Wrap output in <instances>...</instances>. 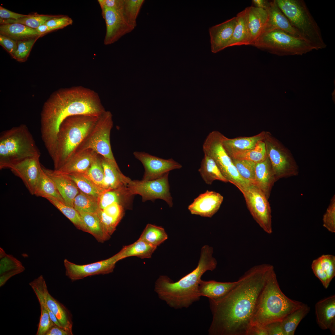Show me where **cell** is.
<instances>
[{"label": "cell", "mask_w": 335, "mask_h": 335, "mask_svg": "<svg viewBox=\"0 0 335 335\" xmlns=\"http://www.w3.org/2000/svg\"><path fill=\"white\" fill-rule=\"evenodd\" d=\"M274 266H253L240 277L226 294L209 299L212 320L210 335H246L260 295Z\"/></svg>", "instance_id": "6da1fadb"}, {"label": "cell", "mask_w": 335, "mask_h": 335, "mask_svg": "<svg viewBox=\"0 0 335 335\" xmlns=\"http://www.w3.org/2000/svg\"><path fill=\"white\" fill-rule=\"evenodd\" d=\"M105 110L98 94L89 88L74 86L53 93L41 114V136L51 157L54 155L59 128L65 119L77 115L98 117Z\"/></svg>", "instance_id": "7a4b0ae2"}, {"label": "cell", "mask_w": 335, "mask_h": 335, "mask_svg": "<svg viewBox=\"0 0 335 335\" xmlns=\"http://www.w3.org/2000/svg\"><path fill=\"white\" fill-rule=\"evenodd\" d=\"M213 253L211 247L203 246L197 267L176 282L166 276H160L155 282L154 289L159 297L176 309L188 307L199 301L200 296L198 287L202 276L208 270L213 271L217 266Z\"/></svg>", "instance_id": "3957f363"}, {"label": "cell", "mask_w": 335, "mask_h": 335, "mask_svg": "<svg viewBox=\"0 0 335 335\" xmlns=\"http://www.w3.org/2000/svg\"><path fill=\"white\" fill-rule=\"evenodd\" d=\"M304 304L302 302L289 298L283 293L274 269L270 274L260 295L251 325L265 326L273 322H280Z\"/></svg>", "instance_id": "277c9868"}, {"label": "cell", "mask_w": 335, "mask_h": 335, "mask_svg": "<svg viewBox=\"0 0 335 335\" xmlns=\"http://www.w3.org/2000/svg\"><path fill=\"white\" fill-rule=\"evenodd\" d=\"M98 117L75 115L67 118L62 123L59 129L54 154L52 158L54 170L60 169L76 153Z\"/></svg>", "instance_id": "5b68a950"}, {"label": "cell", "mask_w": 335, "mask_h": 335, "mask_svg": "<svg viewBox=\"0 0 335 335\" xmlns=\"http://www.w3.org/2000/svg\"><path fill=\"white\" fill-rule=\"evenodd\" d=\"M40 153L27 126L22 124L3 131L0 136V169Z\"/></svg>", "instance_id": "8992f818"}, {"label": "cell", "mask_w": 335, "mask_h": 335, "mask_svg": "<svg viewBox=\"0 0 335 335\" xmlns=\"http://www.w3.org/2000/svg\"><path fill=\"white\" fill-rule=\"evenodd\" d=\"M301 38L315 50L326 48L320 29L303 0H275Z\"/></svg>", "instance_id": "52a82bcc"}, {"label": "cell", "mask_w": 335, "mask_h": 335, "mask_svg": "<svg viewBox=\"0 0 335 335\" xmlns=\"http://www.w3.org/2000/svg\"><path fill=\"white\" fill-rule=\"evenodd\" d=\"M252 46L281 55H302L315 50L303 39L280 29L263 34Z\"/></svg>", "instance_id": "ba28073f"}, {"label": "cell", "mask_w": 335, "mask_h": 335, "mask_svg": "<svg viewBox=\"0 0 335 335\" xmlns=\"http://www.w3.org/2000/svg\"><path fill=\"white\" fill-rule=\"evenodd\" d=\"M112 116L110 111L106 110L99 116L76 153L92 149L120 169L112 152L110 143V132L113 125Z\"/></svg>", "instance_id": "9c48e42d"}, {"label": "cell", "mask_w": 335, "mask_h": 335, "mask_svg": "<svg viewBox=\"0 0 335 335\" xmlns=\"http://www.w3.org/2000/svg\"><path fill=\"white\" fill-rule=\"evenodd\" d=\"M223 134L217 131L211 132L203 145L204 154L211 157L215 162L222 175L228 182L239 189L244 188L251 183L242 178L222 144Z\"/></svg>", "instance_id": "30bf717a"}, {"label": "cell", "mask_w": 335, "mask_h": 335, "mask_svg": "<svg viewBox=\"0 0 335 335\" xmlns=\"http://www.w3.org/2000/svg\"><path fill=\"white\" fill-rule=\"evenodd\" d=\"M263 141L276 181L282 178L298 175V166L288 148L268 132H266Z\"/></svg>", "instance_id": "8fae6325"}, {"label": "cell", "mask_w": 335, "mask_h": 335, "mask_svg": "<svg viewBox=\"0 0 335 335\" xmlns=\"http://www.w3.org/2000/svg\"><path fill=\"white\" fill-rule=\"evenodd\" d=\"M239 190L243 195L248 209L253 219L265 232L271 234L273 232L271 211L265 195L252 183Z\"/></svg>", "instance_id": "7c38bea8"}, {"label": "cell", "mask_w": 335, "mask_h": 335, "mask_svg": "<svg viewBox=\"0 0 335 335\" xmlns=\"http://www.w3.org/2000/svg\"><path fill=\"white\" fill-rule=\"evenodd\" d=\"M169 173H167L160 178L151 180H131L127 187L132 195L141 196L143 202L160 199L165 201L169 207H171L173 203L170 192Z\"/></svg>", "instance_id": "4fadbf2b"}, {"label": "cell", "mask_w": 335, "mask_h": 335, "mask_svg": "<svg viewBox=\"0 0 335 335\" xmlns=\"http://www.w3.org/2000/svg\"><path fill=\"white\" fill-rule=\"evenodd\" d=\"M100 8L106 27L105 45L114 43L135 28L128 22L122 11L105 7Z\"/></svg>", "instance_id": "5bb4252c"}, {"label": "cell", "mask_w": 335, "mask_h": 335, "mask_svg": "<svg viewBox=\"0 0 335 335\" xmlns=\"http://www.w3.org/2000/svg\"><path fill=\"white\" fill-rule=\"evenodd\" d=\"M119 261L117 254L107 259L93 263L79 265L64 260L65 275L72 281L82 279L87 276L112 272Z\"/></svg>", "instance_id": "9a60e30c"}, {"label": "cell", "mask_w": 335, "mask_h": 335, "mask_svg": "<svg viewBox=\"0 0 335 335\" xmlns=\"http://www.w3.org/2000/svg\"><path fill=\"white\" fill-rule=\"evenodd\" d=\"M133 155L142 164L145 172L142 180L156 179L173 170L180 169L182 165L172 159H164L144 152L135 151Z\"/></svg>", "instance_id": "2e32d148"}, {"label": "cell", "mask_w": 335, "mask_h": 335, "mask_svg": "<svg viewBox=\"0 0 335 335\" xmlns=\"http://www.w3.org/2000/svg\"><path fill=\"white\" fill-rule=\"evenodd\" d=\"M39 157L26 158L10 165L8 168L20 178L30 194L34 195L39 182L41 165Z\"/></svg>", "instance_id": "e0dca14e"}, {"label": "cell", "mask_w": 335, "mask_h": 335, "mask_svg": "<svg viewBox=\"0 0 335 335\" xmlns=\"http://www.w3.org/2000/svg\"><path fill=\"white\" fill-rule=\"evenodd\" d=\"M29 284L38 289L47 307L54 314L62 327L72 334V324L68 311L49 293L43 276L40 275Z\"/></svg>", "instance_id": "ac0fdd59"}, {"label": "cell", "mask_w": 335, "mask_h": 335, "mask_svg": "<svg viewBox=\"0 0 335 335\" xmlns=\"http://www.w3.org/2000/svg\"><path fill=\"white\" fill-rule=\"evenodd\" d=\"M223 200L220 193L207 190L195 198L188 209L192 214L211 217L218 210Z\"/></svg>", "instance_id": "d6986e66"}, {"label": "cell", "mask_w": 335, "mask_h": 335, "mask_svg": "<svg viewBox=\"0 0 335 335\" xmlns=\"http://www.w3.org/2000/svg\"><path fill=\"white\" fill-rule=\"evenodd\" d=\"M41 167L54 182L65 204L74 207V198L79 192L74 182L67 174L46 168L42 165Z\"/></svg>", "instance_id": "ffe728a7"}, {"label": "cell", "mask_w": 335, "mask_h": 335, "mask_svg": "<svg viewBox=\"0 0 335 335\" xmlns=\"http://www.w3.org/2000/svg\"><path fill=\"white\" fill-rule=\"evenodd\" d=\"M236 21V17H234L209 28L211 48L212 52H217L227 47L232 37Z\"/></svg>", "instance_id": "44dd1931"}, {"label": "cell", "mask_w": 335, "mask_h": 335, "mask_svg": "<svg viewBox=\"0 0 335 335\" xmlns=\"http://www.w3.org/2000/svg\"><path fill=\"white\" fill-rule=\"evenodd\" d=\"M249 45H252L260 36L268 20L267 9L249 6L244 9Z\"/></svg>", "instance_id": "7402d4cb"}, {"label": "cell", "mask_w": 335, "mask_h": 335, "mask_svg": "<svg viewBox=\"0 0 335 335\" xmlns=\"http://www.w3.org/2000/svg\"><path fill=\"white\" fill-rule=\"evenodd\" d=\"M267 10L268 19L261 35L273 30L280 29L294 36L301 38L299 34L279 8L275 0L270 1V6Z\"/></svg>", "instance_id": "603a6c76"}, {"label": "cell", "mask_w": 335, "mask_h": 335, "mask_svg": "<svg viewBox=\"0 0 335 335\" xmlns=\"http://www.w3.org/2000/svg\"><path fill=\"white\" fill-rule=\"evenodd\" d=\"M97 153L92 149L75 153L57 171L68 175L86 174Z\"/></svg>", "instance_id": "cb8c5ba5"}, {"label": "cell", "mask_w": 335, "mask_h": 335, "mask_svg": "<svg viewBox=\"0 0 335 335\" xmlns=\"http://www.w3.org/2000/svg\"><path fill=\"white\" fill-rule=\"evenodd\" d=\"M316 321L322 329H328L335 334V295L321 300L315 305Z\"/></svg>", "instance_id": "d4e9b609"}, {"label": "cell", "mask_w": 335, "mask_h": 335, "mask_svg": "<svg viewBox=\"0 0 335 335\" xmlns=\"http://www.w3.org/2000/svg\"><path fill=\"white\" fill-rule=\"evenodd\" d=\"M311 267L315 275L327 289L335 276V257L324 254L314 260Z\"/></svg>", "instance_id": "484cf974"}, {"label": "cell", "mask_w": 335, "mask_h": 335, "mask_svg": "<svg viewBox=\"0 0 335 335\" xmlns=\"http://www.w3.org/2000/svg\"><path fill=\"white\" fill-rule=\"evenodd\" d=\"M276 181L272 166L267 156L263 161L256 163L253 184L262 191L268 199Z\"/></svg>", "instance_id": "4316f807"}, {"label": "cell", "mask_w": 335, "mask_h": 335, "mask_svg": "<svg viewBox=\"0 0 335 335\" xmlns=\"http://www.w3.org/2000/svg\"><path fill=\"white\" fill-rule=\"evenodd\" d=\"M133 196L127 185L105 191L98 199L99 208L103 209L114 203L119 204L124 208H130Z\"/></svg>", "instance_id": "83f0119b"}, {"label": "cell", "mask_w": 335, "mask_h": 335, "mask_svg": "<svg viewBox=\"0 0 335 335\" xmlns=\"http://www.w3.org/2000/svg\"><path fill=\"white\" fill-rule=\"evenodd\" d=\"M266 132L250 137H240L229 138L223 135L222 144L224 149L230 156L234 154L254 148L257 143L265 138Z\"/></svg>", "instance_id": "f1b7e54d"}, {"label": "cell", "mask_w": 335, "mask_h": 335, "mask_svg": "<svg viewBox=\"0 0 335 335\" xmlns=\"http://www.w3.org/2000/svg\"><path fill=\"white\" fill-rule=\"evenodd\" d=\"M104 177L102 188L104 191L127 185L131 179L124 175L120 169L100 155Z\"/></svg>", "instance_id": "f546056e"}, {"label": "cell", "mask_w": 335, "mask_h": 335, "mask_svg": "<svg viewBox=\"0 0 335 335\" xmlns=\"http://www.w3.org/2000/svg\"><path fill=\"white\" fill-rule=\"evenodd\" d=\"M124 208L114 203L103 209H99L97 214L106 233L110 238L124 214Z\"/></svg>", "instance_id": "4dcf8cb0"}, {"label": "cell", "mask_w": 335, "mask_h": 335, "mask_svg": "<svg viewBox=\"0 0 335 335\" xmlns=\"http://www.w3.org/2000/svg\"><path fill=\"white\" fill-rule=\"evenodd\" d=\"M0 34L17 42L42 36L36 29L17 23L1 25Z\"/></svg>", "instance_id": "1f68e13d"}, {"label": "cell", "mask_w": 335, "mask_h": 335, "mask_svg": "<svg viewBox=\"0 0 335 335\" xmlns=\"http://www.w3.org/2000/svg\"><path fill=\"white\" fill-rule=\"evenodd\" d=\"M236 283L237 281L222 282L201 280L198 287L199 294L200 297H206L209 299L219 298L227 293Z\"/></svg>", "instance_id": "d6a6232c"}, {"label": "cell", "mask_w": 335, "mask_h": 335, "mask_svg": "<svg viewBox=\"0 0 335 335\" xmlns=\"http://www.w3.org/2000/svg\"><path fill=\"white\" fill-rule=\"evenodd\" d=\"M156 248L139 238L133 243L123 247L117 254L119 261L132 256H136L141 259L149 258Z\"/></svg>", "instance_id": "836d02e7"}, {"label": "cell", "mask_w": 335, "mask_h": 335, "mask_svg": "<svg viewBox=\"0 0 335 335\" xmlns=\"http://www.w3.org/2000/svg\"><path fill=\"white\" fill-rule=\"evenodd\" d=\"M198 171L203 180L208 185H211L215 180L228 182L222 174L214 161L204 154Z\"/></svg>", "instance_id": "e575fe53"}, {"label": "cell", "mask_w": 335, "mask_h": 335, "mask_svg": "<svg viewBox=\"0 0 335 335\" xmlns=\"http://www.w3.org/2000/svg\"><path fill=\"white\" fill-rule=\"evenodd\" d=\"M236 17V25L227 47L235 46L249 45L245 10L238 13Z\"/></svg>", "instance_id": "d590c367"}, {"label": "cell", "mask_w": 335, "mask_h": 335, "mask_svg": "<svg viewBox=\"0 0 335 335\" xmlns=\"http://www.w3.org/2000/svg\"><path fill=\"white\" fill-rule=\"evenodd\" d=\"M78 212L87 227L89 233L98 242L103 243L110 238L104 230L97 213Z\"/></svg>", "instance_id": "8d00e7d4"}, {"label": "cell", "mask_w": 335, "mask_h": 335, "mask_svg": "<svg viewBox=\"0 0 335 335\" xmlns=\"http://www.w3.org/2000/svg\"><path fill=\"white\" fill-rule=\"evenodd\" d=\"M60 210L78 229L89 233L87 227L78 212L74 207L70 206L52 197L46 198Z\"/></svg>", "instance_id": "74e56055"}, {"label": "cell", "mask_w": 335, "mask_h": 335, "mask_svg": "<svg viewBox=\"0 0 335 335\" xmlns=\"http://www.w3.org/2000/svg\"><path fill=\"white\" fill-rule=\"evenodd\" d=\"M34 195L45 198L52 197L65 203L54 182L42 167L40 180Z\"/></svg>", "instance_id": "f35d334b"}, {"label": "cell", "mask_w": 335, "mask_h": 335, "mask_svg": "<svg viewBox=\"0 0 335 335\" xmlns=\"http://www.w3.org/2000/svg\"><path fill=\"white\" fill-rule=\"evenodd\" d=\"M310 307L304 304L302 307L285 317L280 324L285 335H293L298 325L309 312Z\"/></svg>", "instance_id": "ab89813d"}, {"label": "cell", "mask_w": 335, "mask_h": 335, "mask_svg": "<svg viewBox=\"0 0 335 335\" xmlns=\"http://www.w3.org/2000/svg\"><path fill=\"white\" fill-rule=\"evenodd\" d=\"M168 237L163 228L148 224L139 238L150 245L157 247L166 240Z\"/></svg>", "instance_id": "60d3db41"}, {"label": "cell", "mask_w": 335, "mask_h": 335, "mask_svg": "<svg viewBox=\"0 0 335 335\" xmlns=\"http://www.w3.org/2000/svg\"><path fill=\"white\" fill-rule=\"evenodd\" d=\"M229 156L231 159L248 160L256 163L260 162L264 160L267 156L265 143L263 140L259 141L254 148L238 152Z\"/></svg>", "instance_id": "b9f144b4"}, {"label": "cell", "mask_w": 335, "mask_h": 335, "mask_svg": "<svg viewBox=\"0 0 335 335\" xmlns=\"http://www.w3.org/2000/svg\"><path fill=\"white\" fill-rule=\"evenodd\" d=\"M31 287L34 291L39 301L41 308V316L37 335H45L50 328L55 324L51 319L49 313L51 311L45 304L42 296L38 289L33 286Z\"/></svg>", "instance_id": "7bdbcfd3"}, {"label": "cell", "mask_w": 335, "mask_h": 335, "mask_svg": "<svg viewBox=\"0 0 335 335\" xmlns=\"http://www.w3.org/2000/svg\"><path fill=\"white\" fill-rule=\"evenodd\" d=\"M68 175L75 183L79 190L84 193L98 199L104 192L93 182L85 174Z\"/></svg>", "instance_id": "ee69618b"}, {"label": "cell", "mask_w": 335, "mask_h": 335, "mask_svg": "<svg viewBox=\"0 0 335 335\" xmlns=\"http://www.w3.org/2000/svg\"><path fill=\"white\" fill-rule=\"evenodd\" d=\"M74 207L78 212L97 213L99 209L98 198L79 190L74 198Z\"/></svg>", "instance_id": "f6af8a7d"}, {"label": "cell", "mask_w": 335, "mask_h": 335, "mask_svg": "<svg viewBox=\"0 0 335 335\" xmlns=\"http://www.w3.org/2000/svg\"><path fill=\"white\" fill-rule=\"evenodd\" d=\"M57 16L40 15L35 13L30 14L29 16L17 20H5L0 18V25H3L17 23L36 29L40 25L45 24L47 21Z\"/></svg>", "instance_id": "bcb514c9"}, {"label": "cell", "mask_w": 335, "mask_h": 335, "mask_svg": "<svg viewBox=\"0 0 335 335\" xmlns=\"http://www.w3.org/2000/svg\"><path fill=\"white\" fill-rule=\"evenodd\" d=\"M231 159L241 176L254 184L256 163L248 160Z\"/></svg>", "instance_id": "7dc6e473"}, {"label": "cell", "mask_w": 335, "mask_h": 335, "mask_svg": "<svg viewBox=\"0 0 335 335\" xmlns=\"http://www.w3.org/2000/svg\"><path fill=\"white\" fill-rule=\"evenodd\" d=\"M144 0H124L123 12L128 22L135 27L136 20Z\"/></svg>", "instance_id": "c3c4849f"}, {"label": "cell", "mask_w": 335, "mask_h": 335, "mask_svg": "<svg viewBox=\"0 0 335 335\" xmlns=\"http://www.w3.org/2000/svg\"><path fill=\"white\" fill-rule=\"evenodd\" d=\"M86 175L96 186L103 190L102 185L104 174L100 155L96 154Z\"/></svg>", "instance_id": "681fc988"}, {"label": "cell", "mask_w": 335, "mask_h": 335, "mask_svg": "<svg viewBox=\"0 0 335 335\" xmlns=\"http://www.w3.org/2000/svg\"><path fill=\"white\" fill-rule=\"evenodd\" d=\"M38 38L17 42V49L12 57L20 62L25 61L28 59L33 45Z\"/></svg>", "instance_id": "f907efd6"}, {"label": "cell", "mask_w": 335, "mask_h": 335, "mask_svg": "<svg viewBox=\"0 0 335 335\" xmlns=\"http://www.w3.org/2000/svg\"><path fill=\"white\" fill-rule=\"evenodd\" d=\"M323 226L329 232H335V196L331 199L329 204L323 218Z\"/></svg>", "instance_id": "816d5d0a"}, {"label": "cell", "mask_w": 335, "mask_h": 335, "mask_svg": "<svg viewBox=\"0 0 335 335\" xmlns=\"http://www.w3.org/2000/svg\"><path fill=\"white\" fill-rule=\"evenodd\" d=\"M0 275L24 267L21 262L11 254H6L0 258Z\"/></svg>", "instance_id": "f5cc1de1"}, {"label": "cell", "mask_w": 335, "mask_h": 335, "mask_svg": "<svg viewBox=\"0 0 335 335\" xmlns=\"http://www.w3.org/2000/svg\"><path fill=\"white\" fill-rule=\"evenodd\" d=\"M73 23L72 19L69 16L58 15L55 17L48 20L45 24L55 30L71 25Z\"/></svg>", "instance_id": "db71d44e"}, {"label": "cell", "mask_w": 335, "mask_h": 335, "mask_svg": "<svg viewBox=\"0 0 335 335\" xmlns=\"http://www.w3.org/2000/svg\"><path fill=\"white\" fill-rule=\"evenodd\" d=\"M0 44L12 57L17 49V42L0 34Z\"/></svg>", "instance_id": "11a10c76"}, {"label": "cell", "mask_w": 335, "mask_h": 335, "mask_svg": "<svg viewBox=\"0 0 335 335\" xmlns=\"http://www.w3.org/2000/svg\"><path fill=\"white\" fill-rule=\"evenodd\" d=\"M100 6L122 11L123 7L124 0H98Z\"/></svg>", "instance_id": "9f6ffc18"}, {"label": "cell", "mask_w": 335, "mask_h": 335, "mask_svg": "<svg viewBox=\"0 0 335 335\" xmlns=\"http://www.w3.org/2000/svg\"><path fill=\"white\" fill-rule=\"evenodd\" d=\"M29 15H25L16 13L0 7V18L5 20H17L20 18L28 17Z\"/></svg>", "instance_id": "6f0895ef"}, {"label": "cell", "mask_w": 335, "mask_h": 335, "mask_svg": "<svg viewBox=\"0 0 335 335\" xmlns=\"http://www.w3.org/2000/svg\"><path fill=\"white\" fill-rule=\"evenodd\" d=\"M265 326L268 335H285L279 322H273L267 324Z\"/></svg>", "instance_id": "680465c9"}, {"label": "cell", "mask_w": 335, "mask_h": 335, "mask_svg": "<svg viewBox=\"0 0 335 335\" xmlns=\"http://www.w3.org/2000/svg\"><path fill=\"white\" fill-rule=\"evenodd\" d=\"M246 335H268L266 326L257 324H252L248 330Z\"/></svg>", "instance_id": "91938a15"}, {"label": "cell", "mask_w": 335, "mask_h": 335, "mask_svg": "<svg viewBox=\"0 0 335 335\" xmlns=\"http://www.w3.org/2000/svg\"><path fill=\"white\" fill-rule=\"evenodd\" d=\"M25 270L24 267L7 272L1 275L0 277V286L2 287L7 281L12 276L23 272Z\"/></svg>", "instance_id": "94428289"}, {"label": "cell", "mask_w": 335, "mask_h": 335, "mask_svg": "<svg viewBox=\"0 0 335 335\" xmlns=\"http://www.w3.org/2000/svg\"><path fill=\"white\" fill-rule=\"evenodd\" d=\"M70 333L64 328L54 324L48 331L45 335H68Z\"/></svg>", "instance_id": "6125c7cd"}, {"label": "cell", "mask_w": 335, "mask_h": 335, "mask_svg": "<svg viewBox=\"0 0 335 335\" xmlns=\"http://www.w3.org/2000/svg\"><path fill=\"white\" fill-rule=\"evenodd\" d=\"M252 2L255 7L265 9H267L270 6V2L266 0H252Z\"/></svg>", "instance_id": "be15d7a7"}, {"label": "cell", "mask_w": 335, "mask_h": 335, "mask_svg": "<svg viewBox=\"0 0 335 335\" xmlns=\"http://www.w3.org/2000/svg\"><path fill=\"white\" fill-rule=\"evenodd\" d=\"M36 29L42 36L48 33L54 31L53 29L48 26L45 24L40 25Z\"/></svg>", "instance_id": "e7e4bbea"}]
</instances>
